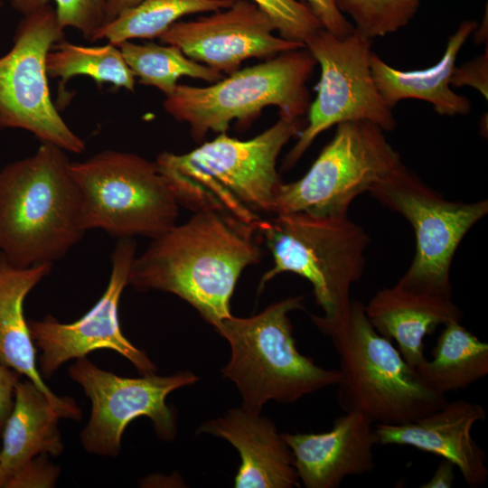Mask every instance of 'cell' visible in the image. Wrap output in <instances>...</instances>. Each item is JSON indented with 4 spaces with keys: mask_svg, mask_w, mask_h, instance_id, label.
Here are the masks:
<instances>
[{
    "mask_svg": "<svg viewBox=\"0 0 488 488\" xmlns=\"http://www.w3.org/2000/svg\"><path fill=\"white\" fill-rule=\"evenodd\" d=\"M261 238L230 216L193 212L136 255L128 285L139 292L174 294L215 327L231 315V296L244 269L259 261Z\"/></svg>",
    "mask_w": 488,
    "mask_h": 488,
    "instance_id": "obj_1",
    "label": "cell"
},
{
    "mask_svg": "<svg viewBox=\"0 0 488 488\" xmlns=\"http://www.w3.org/2000/svg\"><path fill=\"white\" fill-rule=\"evenodd\" d=\"M302 126L301 118L279 117L253 138L239 140L221 133L185 154L163 152L155 163L180 207L221 213L259 232L274 216L283 183L277 170L278 156Z\"/></svg>",
    "mask_w": 488,
    "mask_h": 488,
    "instance_id": "obj_2",
    "label": "cell"
},
{
    "mask_svg": "<svg viewBox=\"0 0 488 488\" xmlns=\"http://www.w3.org/2000/svg\"><path fill=\"white\" fill-rule=\"evenodd\" d=\"M70 163L65 150L42 143L0 170V252L13 266L53 264L84 236Z\"/></svg>",
    "mask_w": 488,
    "mask_h": 488,
    "instance_id": "obj_3",
    "label": "cell"
},
{
    "mask_svg": "<svg viewBox=\"0 0 488 488\" xmlns=\"http://www.w3.org/2000/svg\"><path fill=\"white\" fill-rule=\"evenodd\" d=\"M310 317L331 338L339 357L337 400L345 413H361L373 424L399 425L416 421L448 401L375 330L361 302L351 300L332 317Z\"/></svg>",
    "mask_w": 488,
    "mask_h": 488,
    "instance_id": "obj_4",
    "label": "cell"
},
{
    "mask_svg": "<svg viewBox=\"0 0 488 488\" xmlns=\"http://www.w3.org/2000/svg\"><path fill=\"white\" fill-rule=\"evenodd\" d=\"M304 308L303 296H290L249 317L231 314L213 327L230 347L221 372L236 385L245 409L260 414L270 400L294 403L342 380L340 370L322 368L299 352L289 314Z\"/></svg>",
    "mask_w": 488,
    "mask_h": 488,
    "instance_id": "obj_5",
    "label": "cell"
},
{
    "mask_svg": "<svg viewBox=\"0 0 488 488\" xmlns=\"http://www.w3.org/2000/svg\"><path fill=\"white\" fill-rule=\"evenodd\" d=\"M316 63L305 47L285 52L207 87L178 84L165 97L164 108L189 125L196 142L211 131L226 133L235 120L249 122L270 106L278 108L279 117L297 119L309 108L306 82Z\"/></svg>",
    "mask_w": 488,
    "mask_h": 488,
    "instance_id": "obj_6",
    "label": "cell"
},
{
    "mask_svg": "<svg viewBox=\"0 0 488 488\" xmlns=\"http://www.w3.org/2000/svg\"><path fill=\"white\" fill-rule=\"evenodd\" d=\"M259 233L273 266L262 276L258 291L276 276L288 272L312 285L323 316L336 315L349 305L351 287L364 272L371 239L348 214H277L265 221Z\"/></svg>",
    "mask_w": 488,
    "mask_h": 488,
    "instance_id": "obj_7",
    "label": "cell"
},
{
    "mask_svg": "<svg viewBox=\"0 0 488 488\" xmlns=\"http://www.w3.org/2000/svg\"><path fill=\"white\" fill-rule=\"evenodd\" d=\"M81 196L83 229L117 239H151L177 223L180 206L155 162L105 150L70 163Z\"/></svg>",
    "mask_w": 488,
    "mask_h": 488,
    "instance_id": "obj_8",
    "label": "cell"
},
{
    "mask_svg": "<svg viewBox=\"0 0 488 488\" xmlns=\"http://www.w3.org/2000/svg\"><path fill=\"white\" fill-rule=\"evenodd\" d=\"M402 165L399 154L379 126L365 120L338 124L306 174L279 185L274 215H346L356 197Z\"/></svg>",
    "mask_w": 488,
    "mask_h": 488,
    "instance_id": "obj_9",
    "label": "cell"
},
{
    "mask_svg": "<svg viewBox=\"0 0 488 488\" xmlns=\"http://www.w3.org/2000/svg\"><path fill=\"white\" fill-rule=\"evenodd\" d=\"M412 226L416 253L399 278L403 285L452 298L450 268L466 233L488 212L486 200H446L404 164L369 192Z\"/></svg>",
    "mask_w": 488,
    "mask_h": 488,
    "instance_id": "obj_10",
    "label": "cell"
},
{
    "mask_svg": "<svg viewBox=\"0 0 488 488\" xmlns=\"http://www.w3.org/2000/svg\"><path fill=\"white\" fill-rule=\"evenodd\" d=\"M305 47L321 68L315 99L309 105L308 124L286 155L283 169L293 167L324 131L343 122L365 120L383 131L396 127L391 108L382 99L372 77L371 39L353 30L340 38L322 28Z\"/></svg>",
    "mask_w": 488,
    "mask_h": 488,
    "instance_id": "obj_11",
    "label": "cell"
},
{
    "mask_svg": "<svg viewBox=\"0 0 488 488\" xmlns=\"http://www.w3.org/2000/svg\"><path fill=\"white\" fill-rule=\"evenodd\" d=\"M63 31L50 4L19 23L13 48L0 58V129L21 128L42 143L80 154L85 143L56 110L48 85L46 56L64 39Z\"/></svg>",
    "mask_w": 488,
    "mask_h": 488,
    "instance_id": "obj_12",
    "label": "cell"
},
{
    "mask_svg": "<svg viewBox=\"0 0 488 488\" xmlns=\"http://www.w3.org/2000/svg\"><path fill=\"white\" fill-rule=\"evenodd\" d=\"M68 373L91 402L89 419L80 436L84 450L110 457L119 455L128 424L142 416L151 419L160 439L174 440L176 415L166 404V397L199 380L187 371L167 376L122 377L99 368L87 357L77 359Z\"/></svg>",
    "mask_w": 488,
    "mask_h": 488,
    "instance_id": "obj_13",
    "label": "cell"
},
{
    "mask_svg": "<svg viewBox=\"0 0 488 488\" xmlns=\"http://www.w3.org/2000/svg\"><path fill=\"white\" fill-rule=\"evenodd\" d=\"M136 255L133 239H118L111 256V273L105 292L97 303L73 323H60L52 315L29 320L33 341L41 350L42 377L50 379L65 362L86 357L89 352L108 349L128 360L141 375L153 374L156 366L146 353L123 334L118 306L128 285L132 261Z\"/></svg>",
    "mask_w": 488,
    "mask_h": 488,
    "instance_id": "obj_14",
    "label": "cell"
},
{
    "mask_svg": "<svg viewBox=\"0 0 488 488\" xmlns=\"http://www.w3.org/2000/svg\"><path fill=\"white\" fill-rule=\"evenodd\" d=\"M270 17L249 0H235L226 9L192 21H177L159 39L195 61L231 74L247 59L272 58L305 47L275 35Z\"/></svg>",
    "mask_w": 488,
    "mask_h": 488,
    "instance_id": "obj_15",
    "label": "cell"
},
{
    "mask_svg": "<svg viewBox=\"0 0 488 488\" xmlns=\"http://www.w3.org/2000/svg\"><path fill=\"white\" fill-rule=\"evenodd\" d=\"M486 419L485 409L465 399L447 401L442 408L413 422L374 424L376 445L412 446L452 462L471 488L486 484V455L472 436L478 422Z\"/></svg>",
    "mask_w": 488,
    "mask_h": 488,
    "instance_id": "obj_16",
    "label": "cell"
},
{
    "mask_svg": "<svg viewBox=\"0 0 488 488\" xmlns=\"http://www.w3.org/2000/svg\"><path fill=\"white\" fill-rule=\"evenodd\" d=\"M373 423L359 412H346L323 433H283L299 482L306 488H335L349 476L375 467Z\"/></svg>",
    "mask_w": 488,
    "mask_h": 488,
    "instance_id": "obj_17",
    "label": "cell"
},
{
    "mask_svg": "<svg viewBox=\"0 0 488 488\" xmlns=\"http://www.w3.org/2000/svg\"><path fill=\"white\" fill-rule=\"evenodd\" d=\"M196 434L223 438L238 450L240 465L234 487H299L292 452L268 418L240 406L205 421Z\"/></svg>",
    "mask_w": 488,
    "mask_h": 488,
    "instance_id": "obj_18",
    "label": "cell"
},
{
    "mask_svg": "<svg viewBox=\"0 0 488 488\" xmlns=\"http://www.w3.org/2000/svg\"><path fill=\"white\" fill-rule=\"evenodd\" d=\"M364 309L375 330L396 341L400 354L415 370L427 360L425 337L437 326L463 317L452 298L409 287L399 281L378 290Z\"/></svg>",
    "mask_w": 488,
    "mask_h": 488,
    "instance_id": "obj_19",
    "label": "cell"
},
{
    "mask_svg": "<svg viewBox=\"0 0 488 488\" xmlns=\"http://www.w3.org/2000/svg\"><path fill=\"white\" fill-rule=\"evenodd\" d=\"M52 264L18 267L0 252V363L32 380L58 410L61 418L79 420L81 411L70 397H59L38 371L35 348L23 313L27 295L45 277Z\"/></svg>",
    "mask_w": 488,
    "mask_h": 488,
    "instance_id": "obj_20",
    "label": "cell"
},
{
    "mask_svg": "<svg viewBox=\"0 0 488 488\" xmlns=\"http://www.w3.org/2000/svg\"><path fill=\"white\" fill-rule=\"evenodd\" d=\"M476 27L474 21H464L449 38L442 58L425 70H397L371 52L370 65L372 77L386 104L392 109L400 100L416 99L429 102L442 116L468 114L471 102L451 89L450 80L456 67L458 53Z\"/></svg>",
    "mask_w": 488,
    "mask_h": 488,
    "instance_id": "obj_21",
    "label": "cell"
},
{
    "mask_svg": "<svg viewBox=\"0 0 488 488\" xmlns=\"http://www.w3.org/2000/svg\"><path fill=\"white\" fill-rule=\"evenodd\" d=\"M49 398L32 380H18L14 405L0 433V467L9 475L33 458L59 456L64 444L59 429L61 418Z\"/></svg>",
    "mask_w": 488,
    "mask_h": 488,
    "instance_id": "obj_22",
    "label": "cell"
},
{
    "mask_svg": "<svg viewBox=\"0 0 488 488\" xmlns=\"http://www.w3.org/2000/svg\"><path fill=\"white\" fill-rule=\"evenodd\" d=\"M416 371L429 388L444 395L465 389L488 374V344L460 321L446 323L432 350V359Z\"/></svg>",
    "mask_w": 488,
    "mask_h": 488,
    "instance_id": "obj_23",
    "label": "cell"
},
{
    "mask_svg": "<svg viewBox=\"0 0 488 488\" xmlns=\"http://www.w3.org/2000/svg\"><path fill=\"white\" fill-rule=\"evenodd\" d=\"M235 0H142L104 25L95 41L107 39L118 45L132 39L159 38L184 15L214 13L229 8Z\"/></svg>",
    "mask_w": 488,
    "mask_h": 488,
    "instance_id": "obj_24",
    "label": "cell"
},
{
    "mask_svg": "<svg viewBox=\"0 0 488 488\" xmlns=\"http://www.w3.org/2000/svg\"><path fill=\"white\" fill-rule=\"evenodd\" d=\"M117 46L139 83L158 89L165 97L174 91L182 77L210 83L224 78L222 73L193 61L174 45L136 44L125 41Z\"/></svg>",
    "mask_w": 488,
    "mask_h": 488,
    "instance_id": "obj_25",
    "label": "cell"
},
{
    "mask_svg": "<svg viewBox=\"0 0 488 488\" xmlns=\"http://www.w3.org/2000/svg\"><path fill=\"white\" fill-rule=\"evenodd\" d=\"M48 77L61 83L74 76H88L98 84L109 83L134 91L135 76L126 63L118 46L108 43L87 47L63 40L55 43L46 56Z\"/></svg>",
    "mask_w": 488,
    "mask_h": 488,
    "instance_id": "obj_26",
    "label": "cell"
},
{
    "mask_svg": "<svg viewBox=\"0 0 488 488\" xmlns=\"http://www.w3.org/2000/svg\"><path fill=\"white\" fill-rule=\"evenodd\" d=\"M337 8L353 22L354 30L373 39L393 33L408 24L419 0H334Z\"/></svg>",
    "mask_w": 488,
    "mask_h": 488,
    "instance_id": "obj_27",
    "label": "cell"
},
{
    "mask_svg": "<svg viewBox=\"0 0 488 488\" xmlns=\"http://www.w3.org/2000/svg\"><path fill=\"white\" fill-rule=\"evenodd\" d=\"M52 0H10L12 7L26 15ZM61 26L78 30L82 36L95 42L97 33L108 23L106 0H53Z\"/></svg>",
    "mask_w": 488,
    "mask_h": 488,
    "instance_id": "obj_28",
    "label": "cell"
},
{
    "mask_svg": "<svg viewBox=\"0 0 488 488\" xmlns=\"http://www.w3.org/2000/svg\"><path fill=\"white\" fill-rule=\"evenodd\" d=\"M249 1L270 17L284 39L305 43L312 34L324 28L311 9L298 0Z\"/></svg>",
    "mask_w": 488,
    "mask_h": 488,
    "instance_id": "obj_29",
    "label": "cell"
},
{
    "mask_svg": "<svg viewBox=\"0 0 488 488\" xmlns=\"http://www.w3.org/2000/svg\"><path fill=\"white\" fill-rule=\"evenodd\" d=\"M59 474V468L49 462L46 455H42L14 473L6 488L52 487Z\"/></svg>",
    "mask_w": 488,
    "mask_h": 488,
    "instance_id": "obj_30",
    "label": "cell"
},
{
    "mask_svg": "<svg viewBox=\"0 0 488 488\" xmlns=\"http://www.w3.org/2000/svg\"><path fill=\"white\" fill-rule=\"evenodd\" d=\"M305 4L322 23L324 29L343 38L354 30L352 23L337 8L334 0H298Z\"/></svg>",
    "mask_w": 488,
    "mask_h": 488,
    "instance_id": "obj_31",
    "label": "cell"
},
{
    "mask_svg": "<svg viewBox=\"0 0 488 488\" xmlns=\"http://www.w3.org/2000/svg\"><path fill=\"white\" fill-rule=\"evenodd\" d=\"M487 49L485 54L461 67H455L450 80L452 86H471L479 90L487 99Z\"/></svg>",
    "mask_w": 488,
    "mask_h": 488,
    "instance_id": "obj_32",
    "label": "cell"
},
{
    "mask_svg": "<svg viewBox=\"0 0 488 488\" xmlns=\"http://www.w3.org/2000/svg\"><path fill=\"white\" fill-rule=\"evenodd\" d=\"M20 374L0 363V433L14 405V389Z\"/></svg>",
    "mask_w": 488,
    "mask_h": 488,
    "instance_id": "obj_33",
    "label": "cell"
},
{
    "mask_svg": "<svg viewBox=\"0 0 488 488\" xmlns=\"http://www.w3.org/2000/svg\"><path fill=\"white\" fill-rule=\"evenodd\" d=\"M455 465L446 460L442 459L436 470L430 479L420 485V488H450L453 486L455 474Z\"/></svg>",
    "mask_w": 488,
    "mask_h": 488,
    "instance_id": "obj_34",
    "label": "cell"
},
{
    "mask_svg": "<svg viewBox=\"0 0 488 488\" xmlns=\"http://www.w3.org/2000/svg\"><path fill=\"white\" fill-rule=\"evenodd\" d=\"M142 0H106L108 23L123 12L137 5Z\"/></svg>",
    "mask_w": 488,
    "mask_h": 488,
    "instance_id": "obj_35",
    "label": "cell"
},
{
    "mask_svg": "<svg viewBox=\"0 0 488 488\" xmlns=\"http://www.w3.org/2000/svg\"><path fill=\"white\" fill-rule=\"evenodd\" d=\"M9 475L0 467V488H6Z\"/></svg>",
    "mask_w": 488,
    "mask_h": 488,
    "instance_id": "obj_36",
    "label": "cell"
},
{
    "mask_svg": "<svg viewBox=\"0 0 488 488\" xmlns=\"http://www.w3.org/2000/svg\"><path fill=\"white\" fill-rule=\"evenodd\" d=\"M4 0H0V7L3 5Z\"/></svg>",
    "mask_w": 488,
    "mask_h": 488,
    "instance_id": "obj_37",
    "label": "cell"
}]
</instances>
